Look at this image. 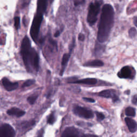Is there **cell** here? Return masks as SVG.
I'll use <instances>...</instances> for the list:
<instances>
[{"instance_id":"obj_1","label":"cell","mask_w":137,"mask_h":137,"mask_svg":"<svg viewBox=\"0 0 137 137\" xmlns=\"http://www.w3.org/2000/svg\"><path fill=\"white\" fill-rule=\"evenodd\" d=\"M114 10L110 4H105L102 9L97 39L100 43L106 42L110 35L114 23Z\"/></svg>"},{"instance_id":"obj_10","label":"cell","mask_w":137,"mask_h":137,"mask_svg":"<svg viewBox=\"0 0 137 137\" xmlns=\"http://www.w3.org/2000/svg\"><path fill=\"white\" fill-rule=\"evenodd\" d=\"M2 82L4 88L9 92L14 91L19 86V84L18 82H12L10 81L8 78L5 77L2 79Z\"/></svg>"},{"instance_id":"obj_4","label":"cell","mask_w":137,"mask_h":137,"mask_svg":"<svg viewBox=\"0 0 137 137\" xmlns=\"http://www.w3.org/2000/svg\"><path fill=\"white\" fill-rule=\"evenodd\" d=\"M101 4L99 1L91 2L89 5L87 21L90 26H93L98 19V15L100 12Z\"/></svg>"},{"instance_id":"obj_25","label":"cell","mask_w":137,"mask_h":137,"mask_svg":"<svg viewBox=\"0 0 137 137\" xmlns=\"http://www.w3.org/2000/svg\"><path fill=\"white\" fill-rule=\"evenodd\" d=\"M49 42L50 43V44L53 47H54L55 48H56L57 49V42L55 40H54L52 38H49Z\"/></svg>"},{"instance_id":"obj_2","label":"cell","mask_w":137,"mask_h":137,"mask_svg":"<svg viewBox=\"0 0 137 137\" xmlns=\"http://www.w3.org/2000/svg\"><path fill=\"white\" fill-rule=\"evenodd\" d=\"M20 53L25 67L28 72H38L39 57L35 49L32 47L30 40L27 35L23 38L21 44Z\"/></svg>"},{"instance_id":"obj_23","label":"cell","mask_w":137,"mask_h":137,"mask_svg":"<svg viewBox=\"0 0 137 137\" xmlns=\"http://www.w3.org/2000/svg\"><path fill=\"white\" fill-rule=\"evenodd\" d=\"M95 114H96L97 119H98V121H101L103 120L104 118H105L104 115L101 113L98 112V111H96Z\"/></svg>"},{"instance_id":"obj_14","label":"cell","mask_w":137,"mask_h":137,"mask_svg":"<svg viewBox=\"0 0 137 137\" xmlns=\"http://www.w3.org/2000/svg\"><path fill=\"white\" fill-rule=\"evenodd\" d=\"M70 55L71 54L70 53H66L64 54L63 56L62 59V63H61V64H62V68H61V70L60 72V75L61 76H62L64 72L66 67L67 66L68 63V60H69L70 58Z\"/></svg>"},{"instance_id":"obj_19","label":"cell","mask_w":137,"mask_h":137,"mask_svg":"<svg viewBox=\"0 0 137 137\" xmlns=\"http://www.w3.org/2000/svg\"><path fill=\"white\" fill-rule=\"evenodd\" d=\"M35 82V80L34 79H28L26 81H25L22 85V88H24L26 87H29V86L33 85Z\"/></svg>"},{"instance_id":"obj_28","label":"cell","mask_w":137,"mask_h":137,"mask_svg":"<svg viewBox=\"0 0 137 137\" xmlns=\"http://www.w3.org/2000/svg\"><path fill=\"white\" fill-rule=\"evenodd\" d=\"M85 2V1H74V4L75 6H79V5H81Z\"/></svg>"},{"instance_id":"obj_30","label":"cell","mask_w":137,"mask_h":137,"mask_svg":"<svg viewBox=\"0 0 137 137\" xmlns=\"http://www.w3.org/2000/svg\"><path fill=\"white\" fill-rule=\"evenodd\" d=\"M60 34H61V32L60 31H57L55 32V34H54V37H56V38H57V37H59V36L60 35Z\"/></svg>"},{"instance_id":"obj_13","label":"cell","mask_w":137,"mask_h":137,"mask_svg":"<svg viewBox=\"0 0 137 137\" xmlns=\"http://www.w3.org/2000/svg\"><path fill=\"white\" fill-rule=\"evenodd\" d=\"M125 121L129 131L131 132L134 133L137 130V124L135 120L131 118L127 117L125 118Z\"/></svg>"},{"instance_id":"obj_24","label":"cell","mask_w":137,"mask_h":137,"mask_svg":"<svg viewBox=\"0 0 137 137\" xmlns=\"http://www.w3.org/2000/svg\"><path fill=\"white\" fill-rule=\"evenodd\" d=\"M75 46V39L73 38L72 41L71 43L68 46V50H69V53L71 54V53L72 52V50L74 47Z\"/></svg>"},{"instance_id":"obj_27","label":"cell","mask_w":137,"mask_h":137,"mask_svg":"<svg viewBox=\"0 0 137 137\" xmlns=\"http://www.w3.org/2000/svg\"><path fill=\"white\" fill-rule=\"evenodd\" d=\"M78 39L79 41H84L85 40V37L84 34H82V33H79V34L78 35Z\"/></svg>"},{"instance_id":"obj_8","label":"cell","mask_w":137,"mask_h":137,"mask_svg":"<svg viewBox=\"0 0 137 137\" xmlns=\"http://www.w3.org/2000/svg\"><path fill=\"white\" fill-rule=\"evenodd\" d=\"M15 131L8 124H3L0 129V137H15Z\"/></svg>"},{"instance_id":"obj_5","label":"cell","mask_w":137,"mask_h":137,"mask_svg":"<svg viewBox=\"0 0 137 137\" xmlns=\"http://www.w3.org/2000/svg\"><path fill=\"white\" fill-rule=\"evenodd\" d=\"M73 111L77 116L84 118H92L94 116L93 113L91 110L79 106H75L73 107Z\"/></svg>"},{"instance_id":"obj_21","label":"cell","mask_w":137,"mask_h":137,"mask_svg":"<svg viewBox=\"0 0 137 137\" xmlns=\"http://www.w3.org/2000/svg\"><path fill=\"white\" fill-rule=\"evenodd\" d=\"M14 21H15V23H14L15 27L16 29L18 30L20 27V18L18 16L15 17L14 18Z\"/></svg>"},{"instance_id":"obj_3","label":"cell","mask_w":137,"mask_h":137,"mask_svg":"<svg viewBox=\"0 0 137 137\" xmlns=\"http://www.w3.org/2000/svg\"><path fill=\"white\" fill-rule=\"evenodd\" d=\"M45 12L43 11L37 10V12L32 21L30 33L32 39L35 42H37L40 28L42 21L44 19V14Z\"/></svg>"},{"instance_id":"obj_7","label":"cell","mask_w":137,"mask_h":137,"mask_svg":"<svg viewBox=\"0 0 137 137\" xmlns=\"http://www.w3.org/2000/svg\"><path fill=\"white\" fill-rule=\"evenodd\" d=\"M84 135L79 130L74 127H68L65 129L61 137H85Z\"/></svg>"},{"instance_id":"obj_26","label":"cell","mask_w":137,"mask_h":137,"mask_svg":"<svg viewBox=\"0 0 137 137\" xmlns=\"http://www.w3.org/2000/svg\"><path fill=\"white\" fill-rule=\"evenodd\" d=\"M82 99H83L84 101H87L90 103H94L95 102V100L92 98H85V97H84V98H82Z\"/></svg>"},{"instance_id":"obj_12","label":"cell","mask_w":137,"mask_h":137,"mask_svg":"<svg viewBox=\"0 0 137 137\" xmlns=\"http://www.w3.org/2000/svg\"><path fill=\"white\" fill-rule=\"evenodd\" d=\"M7 114L10 116H15L17 117H20L24 116L25 114V111L19 108L13 107L7 111Z\"/></svg>"},{"instance_id":"obj_18","label":"cell","mask_w":137,"mask_h":137,"mask_svg":"<svg viewBox=\"0 0 137 137\" xmlns=\"http://www.w3.org/2000/svg\"><path fill=\"white\" fill-rule=\"evenodd\" d=\"M38 96H39L38 94H34L28 96L27 99V101L30 104L33 105L36 101V100H37Z\"/></svg>"},{"instance_id":"obj_32","label":"cell","mask_w":137,"mask_h":137,"mask_svg":"<svg viewBox=\"0 0 137 137\" xmlns=\"http://www.w3.org/2000/svg\"><path fill=\"white\" fill-rule=\"evenodd\" d=\"M85 137H98L93 135H85Z\"/></svg>"},{"instance_id":"obj_31","label":"cell","mask_w":137,"mask_h":137,"mask_svg":"<svg viewBox=\"0 0 137 137\" xmlns=\"http://www.w3.org/2000/svg\"><path fill=\"white\" fill-rule=\"evenodd\" d=\"M133 24L137 27V17H135L133 18Z\"/></svg>"},{"instance_id":"obj_15","label":"cell","mask_w":137,"mask_h":137,"mask_svg":"<svg viewBox=\"0 0 137 137\" xmlns=\"http://www.w3.org/2000/svg\"><path fill=\"white\" fill-rule=\"evenodd\" d=\"M103 66H104V63L102 62V61L99 60L88 61V62H86L84 64V67H102Z\"/></svg>"},{"instance_id":"obj_20","label":"cell","mask_w":137,"mask_h":137,"mask_svg":"<svg viewBox=\"0 0 137 137\" xmlns=\"http://www.w3.org/2000/svg\"><path fill=\"white\" fill-rule=\"evenodd\" d=\"M55 122V115H54V113H52L49 115V116L48 117L47 123L50 124H53Z\"/></svg>"},{"instance_id":"obj_9","label":"cell","mask_w":137,"mask_h":137,"mask_svg":"<svg viewBox=\"0 0 137 137\" xmlns=\"http://www.w3.org/2000/svg\"><path fill=\"white\" fill-rule=\"evenodd\" d=\"M99 96L105 98L112 99L114 102H116L119 101V97L117 95L116 91L115 89H106L98 93Z\"/></svg>"},{"instance_id":"obj_22","label":"cell","mask_w":137,"mask_h":137,"mask_svg":"<svg viewBox=\"0 0 137 137\" xmlns=\"http://www.w3.org/2000/svg\"><path fill=\"white\" fill-rule=\"evenodd\" d=\"M137 30L136 28L134 27H132L129 30V37L131 38L135 37L137 34Z\"/></svg>"},{"instance_id":"obj_17","label":"cell","mask_w":137,"mask_h":137,"mask_svg":"<svg viewBox=\"0 0 137 137\" xmlns=\"http://www.w3.org/2000/svg\"><path fill=\"white\" fill-rule=\"evenodd\" d=\"M125 114L128 116L130 117H135L136 115V110L135 108L131 107H128L125 109Z\"/></svg>"},{"instance_id":"obj_29","label":"cell","mask_w":137,"mask_h":137,"mask_svg":"<svg viewBox=\"0 0 137 137\" xmlns=\"http://www.w3.org/2000/svg\"><path fill=\"white\" fill-rule=\"evenodd\" d=\"M132 102L133 104H137V95H135L133 96L132 100Z\"/></svg>"},{"instance_id":"obj_16","label":"cell","mask_w":137,"mask_h":137,"mask_svg":"<svg viewBox=\"0 0 137 137\" xmlns=\"http://www.w3.org/2000/svg\"><path fill=\"white\" fill-rule=\"evenodd\" d=\"M105 47L103 45L96 44L95 47V54L96 56H100L103 53Z\"/></svg>"},{"instance_id":"obj_11","label":"cell","mask_w":137,"mask_h":137,"mask_svg":"<svg viewBox=\"0 0 137 137\" xmlns=\"http://www.w3.org/2000/svg\"><path fill=\"white\" fill-rule=\"evenodd\" d=\"M97 83V79L95 78H85L76 80L74 81L71 82V84H80L88 85H94Z\"/></svg>"},{"instance_id":"obj_6","label":"cell","mask_w":137,"mask_h":137,"mask_svg":"<svg viewBox=\"0 0 137 137\" xmlns=\"http://www.w3.org/2000/svg\"><path fill=\"white\" fill-rule=\"evenodd\" d=\"M135 74L136 71L134 68L130 66H125L118 72L117 75L120 78L133 79Z\"/></svg>"}]
</instances>
